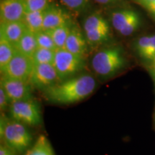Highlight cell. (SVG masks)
I'll use <instances>...</instances> for the list:
<instances>
[{"instance_id":"1","label":"cell","mask_w":155,"mask_h":155,"mask_svg":"<svg viewBox=\"0 0 155 155\" xmlns=\"http://www.w3.org/2000/svg\"><path fill=\"white\" fill-rule=\"evenodd\" d=\"M96 81L90 74H83L61 81L43 91L44 97L50 103L68 105L84 100L92 94Z\"/></svg>"},{"instance_id":"2","label":"cell","mask_w":155,"mask_h":155,"mask_svg":"<svg viewBox=\"0 0 155 155\" xmlns=\"http://www.w3.org/2000/svg\"><path fill=\"white\" fill-rule=\"evenodd\" d=\"M127 63L124 51L119 45L103 48L94 54L91 67L95 73L102 78H109L118 74Z\"/></svg>"},{"instance_id":"3","label":"cell","mask_w":155,"mask_h":155,"mask_svg":"<svg viewBox=\"0 0 155 155\" xmlns=\"http://www.w3.org/2000/svg\"><path fill=\"white\" fill-rule=\"evenodd\" d=\"M24 124L12 119L1 117V138L5 146L12 152L22 154L30 148L32 141V136Z\"/></svg>"},{"instance_id":"4","label":"cell","mask_w":155,"mask_h":155,"mask_svg":"<svg viewBox=\"0 0 155 155\" xmlns=\"http://www.w3.org/2000/svg\"><path fill=\"white\" fill-rule=\"evenodd\" d=\"M111 25L100 11L89 13L83 19V31L91 47L106 44L111 39Z\"/></svg>"},{"instance_id":"5","label":"cell","mask_w":155,"mask_h":155,"mask_svg":"<svg viewBox=\"0 0 155 155\" xmlns=\"http://www.w3.org/2000/svg\"><path fill=\"white\" fill-rule=\"evenodd\" d=\"M53 65L61 82L81 72L86 66V60L85 57L62 48L56 50Z\"/></svg>"},{"instance_id":"6","label":"cell","mask_w":155,"mask_h":155,"mask_svg":"<svg viewBox=\"0 0 155 155\" xmlns=\"http://www.w3.org/2000/svg\"><path fill=\"white\" fill-rule=\"evenodd\" d=\"M108 20L116 32L124 37L135 33L141 25V16L137 11L131 8L110 9Z\"/></svg>"},{"instance_id":"7","label":"cell","mask_w":155,"mask_h":155,"mask_svg":"<svg viewBox=\"0 0 155 155\" xmlns=\"http://www.w3.org/2000/svg\"><path fill=\"white\" fill-rule=\"evenodd\" d=\"M9 114L12 119L25 125L39 126L42 122L40 104L34 98L11 103Z\"/></svg>"},{"instance_id":"8","label":"cell","mask_w":155,"mask_h":155,"mask_svg":"<svg viewBox=\"0 0 155 155\" xmlns=\"http://www.w3.org/2000/svg\"><path fill=\"white\" fill-rule=\"evenodd\" d=\"M34 67L35 63L32 58L17 51L9 63L1 70L2 76L30 82Z\"/></svg>"},{"instance_id":"9","label":"cell","mask_w":155,"mask_h":155,"mask_svg":"<svg viewBox=\"0 0 155 155\" xmlns=\"http://www.w3.org/2000/svg\"><path fill=\"white\" fill-rule=\"evenodd\" d=\"M0 86L5 91L10 103L33 98V86L29 81L2 76Z\"/></svg>"},{"instance_id":"10","label":"cell","mask_w":155,"mask_h":155,"mask_svg":"<svg viewBox=\"0 0 155 155\" xmlns=\"http://www.w3.org/2000/svg\"><path fill=\"white\" fill-rule=\"evenodd\" d=\"M30 82L34 88L43 92L60 80L53 64H39L35 65Z\"/></svg>"},{"instance_id":"11","label":"cell","mask_w":155,"mask_h":155,"mask_svg":"<svg viewBox=\"0 0 155 155\" xmlns=\"http://www.w3.org/2000/svg\"><path fill=\"white\" fill-rule=\"evenodd\" d=\"M25 12V0H0L1 22L22 20Z\"/></svg>"},{"instance_id":"12","label":"cell","mask_w":155,"mask_h":155,"mask_svg":"<svg viewBox=\"0 0 155 155\" xmlns=\"http://www.w3.org/2000/svg\"><path fill=\"white\" fill-rule=\"evenodd\" d=\"M88 46L83 30L74 22L67 38L65 48L71 53L86 58Z\"/></svg>"},{"instance_id":"13","label":"cell","mask_w":155,"mask_h":155,"mask_svg":"<svg viewBox=\"0 0 155 155\" xmlns=\"http://www.w3.org/2000/svg\"><path fill=\"white\" fill-rule=\"evenodd\" d=\"M72 20L67 9L56 3H53L46 9L43 22V30H50Z\"/></svg>"},{"instance_id":"14","label":"cell","mask_w":155,"mask_h":155,"mask_svg":"<svg viewBox=\"0 0 155 155\" xmlns=\"http://www.w3.org/2000/svg\"><path fill=\"white\" fill-rule=\"evenodd\" d=\"M136 53L141 60L150 65L155 61V34L144 35L135 41Z\"/></svg>"},{"instance_id":"15","label":"cell","mask_w":155,"mask_h":155,"mask_svg":"<svg viewBox=\"0 0 155 155\" xmlns=\"http://www.w3.org/2000/svg\"><path fill=\"white\" fill-rule=\"evenodd\" d=\"M26 25L22 20L0 23V40L15 45L26 31Z\"/></svg>"},{"instance_id":"16","label":"cell","mask_w":155,"mask_h":155,"mask_svg":"<svg viewBox=\"0 0 155 155\" xmlns=\"http://www.w3.org/2000/svg\"><path fill=\"white\" fill-rule=\"evenodd\" d=\"M14 45L17 52L32 58L35 51L38 48L35 34L32 31L27 29L21 38Z\"/></svg>"},{"instance_id":"17","label":"cell","mask_w":155,"mask_h":155,"mask_svg":"<svg viewBox=\"0 0 155 155\" xmlns=\"http://www.w3.org/2000/svg\"><path fill=\"white\" fill-rule=\"evenodd\" d=\"M73 23L74 22L72 19V20L68 21V22L53 29V30H48L53 39V41L57 47V49L65 48V42H66L67 38L69 35Z\"/></svg>"},{"instance_id":"18","label":"cell","mask_w":155,"mask_h":155,"mask_svg":"<svg viewBox=\"0 0 155 155\" xmlns=\"http://www.w3.org/2000/svg\"><path fill=\"white\" fill-rule=\"evenodd\" d=\"M45 9L25 12L22 21L29 30L34 32L43 30V22Z\"/></svg>"},{"instance_id":"19","label":"cell","mask_w":155,"mask_h":155,"mask_svg":"<svg viewBox=\"0 0 155 155\" xmlns=\"http://www.w3.org/2000/svg\"><path fill=\"white\" fill-rule=\"evenodd\" d=\"M25 155H55V154L49 140L44 135H41Z\"/></svg>"},{"instance_id":"20","label":"cell","mask_w":155,"mask_h":155,"mask_svg":"<svg viewBox=\"0 0 155 155\" xmlns=\"http://www.w3.org/2000/svg\"><path fill=\"white\" fill-rule=\"evenodd\" d=\"M16 52L14 45L0 40V70L3 69L9 63Z\"/></svg>"},{"instance_id":"21","label":"cell","mask_w":155,"mask_h":155,"mask_svg":"<svg viewBox=\"0 0 155 155\" xmlns=\"http://www.w3.org/2000/svg\"><path fill=\"white\" fill-rule=\"evenodd\" d=\"M56 50L38 48L32 56L35 65L39 64H53L55 60Z\"/></svg>"},{"instance_id":"22","label":"cell","mask_w":155,"mask_h":155,"mask_svg":"<svg viewBox=\"0 0 155 155\" xmlns=\"http://www.w3.org/2000/svg\"><path fill=\"white\" fill-rule=\"evenodd\" d=\"M35 34L38 48H46V49L53 50H57V47L49 31L42 30L35 32Z\"/></svg>"},{"instance_id":"23","label":"cell","mask_w":155,"mask_h":155,"mask_svg":"<svg viewBox=\"0 0 155 155\" xmlns=\"http://www.w3.org/2000/svg\"><path fill=\"white\" fill-rule=\"evenodd\" d=\"M65 8L75 12H81L88 7L90 0H60Z\"/></svg>"},{"instance_id":"24","label":"cell","mask_w":155,"mask_h":155,"mask_svg":"<svg viewBox=\"0 0 155 155\" xmlns=\"http://www.w3.org/2000/svg\"><path fill=\"white\" fill-rule=\"evenodd\" d=\"M54 2V0H25L26 12L43 10Z\"/></svg>"},{"instance_id":"25","label":"cell","mask_w":155,"mask_h":155,"mask_svg":"<svg viewBox=\"0 0 155 155\" xmlns=\"http://www.w3.org/2000/svg\"><path fill=\"white\" fill-rule=\"evenodd\" d=\"M10 101L6 94L4 88L0 86V109L1 111H5L10 106Z\"/></svg>"},{"instance_id":"26","label":"cell","mask_w":155,"mask_h":155,"mask_svg":"<svg viewBox=\"0 0 155 155\" xmlns=\"http://www.w3.org/2000/svg\"><path fill=\"white\" fill-rule=\"evenodd\" d=\"M142 7H144L145 10L148 12V14L152 17L153 20L155 21V0H152L147 5L143 6Z\"/></svg>"},{"instance_id":"27","label":"cell","mask_w":155,"mask_h":155,"mask_svg":"<svg viewBox=\"0 0 155 155\" xmlns=\"http://www.w3.org/2000/svg\"><path fill=\"white\" fill-rule=\"evenodd\" d=\"M95 2L104 6H112L119 3L121 0H94Z\"/></svg>"},{"instance_id":"28","label":"cell","mask_w":155,"mask_h":155,"mask_svg":"<svg viewBox=\"0 0 155 155\" xmlns=\"http://www.w3.org/2000/svg\"><path fill=\"white\" fill-rule=\"evenodd\" d=\"M0 155H13L12 152L5 145H1L0 147Z\"/></svg>"},{"instance_id":"29","label":"cell","mask_w":155,"mask_h":155,"mask_svg":"<svg viewBox=\"0 0 155 155\" xmlns=\"http://www.w3.org/2000/svg\"><path fill=\"white\" fill-rule=\"evenodd\" d=\"M150 70L151 73H152V75L153 76V78L155 81V61L152 63L150 64Z\"/></svg>"},{"instance_id":"30","label":"cell","mask_w":155,"mask_h":155,"mask_svg":"<svg viewBox=\"0 0 155 155\" xmlns=\"http://www.w3.org/2000/svg\"><path fill=\"white\" fill-rule=\"evenodd\" d=\"M152 1V0H134V2H135L136 3L139 4V5H141V7L147 5V3H149L150 2Z\"/></svg>"}]
</instances>
